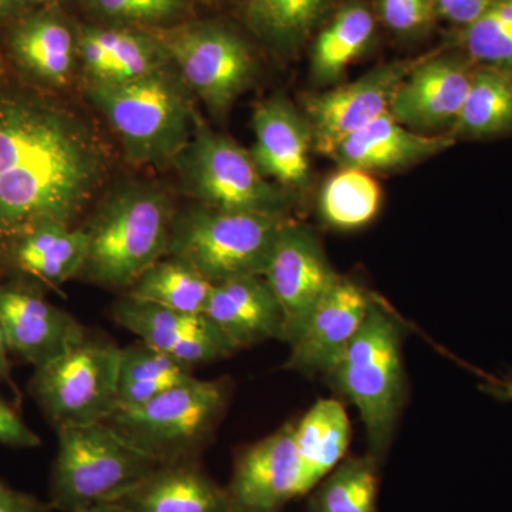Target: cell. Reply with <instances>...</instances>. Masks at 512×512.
Wrapping results in <instances>:
<instances>
[{"label": "cell", "mask_w": 512, "mask_h": 512, "mask_svg": "<svg viewBox=\"0 0 512 512\" xmlns=\"http://www.w3.org/2000/svg\"><path fill=\"white\" fill-rule=\"evenodd\" d=\"M106 171L103 144L73 113L0 90V245L39 225H72Z\"/></svg>", "instance_id": "obj_1"}, {"label": "cell", "mask_w": 512, "mask_h": 512, "mask_svg": "<svg viewBox=\"0 0 512 512\" xmlns=\"http://www.w3.org/2000/svg\"><path fill=\"white\" fill-rule=\"evenodd\" d=\"M404 328L387 303L373 296L365 322L326 380L355 406L365 426L369 454L382 463L407 402Z\"/></svg>", "instance_id": "obj_2"}, {"label": "cell", "mask_w": 512, "mask_h": 512, "mask_svg": "<svg viewBox=\"0 0 512 512\" xmlns=\"http://www.w3.org/2000/svg\"><path fill=\"white\" fill-rule=\"evenodd\" d=\"M184 87L161 67L127 83H90L87 92L131 160L164 164L177 160L192 140L194 113Z\"/></svg>", "instance_id": "obj_3"}, {"label": "cell", "mask_w": 512, "mask_h": 512, "mask_svg": "<svg viewBox=\"0 0 512 512\" xmlns=\"http://www.w3.org/2000/svg\"><path fill=\"white\" fill-rule=\"evenodd\" d=\"M231 394L228 377H195L141 406L117 409L104 423L160 466L197 460L214 439Z\"/></svg>", "instance_id": "obj_4"}, {"label": "cell", "mask_w": 512, "mask_h": 512, "mask_svg": "<svg viewBox=\"0 0 512 512\" xmlns=\"http://www.w3.org/2000/svg\"><path fill=\"white\" fill-rule=\"evenodd\" d=\"M171 224L160 192L131 188L114 195L86 228L89 249L80 275L104 288H130L167 254Z\"/></svg>", "instance_id": "obj_5"}, {"label": "cell", "mask_w": 512, "mask_h": 512, "mask_svg": "<svg viewBox=\"0 0 512 512\" xmlns=\"http://www.w3.org/2000/svg\"><path fill=\"white\" fill-rule=\"evenodd\" d=\"M56 433L49 500L56 511L114 503L160 466L106 423L62 427Z\"/></svg>", "instance_id": "obj_6"}, {"label": "cell", "mask_w": 512, "mask_h": 512, "mask_svg": "<svg viewBox=\"0 0 512 512\" xmlns=\"http://www.w3.org/2000/svg\"><path fill=\"white\" fill-rule=\"evenodd\" d=\"M284 215L194 208L173 218L167 254L212 285L264 276Z\"/></svg>", "instance_id": "obj_7"}, {"label": "cell", "mask_w": 512, "mask_h": 512, "mask_svg": "<svg viewBox=\"0 0 512 512\" xmlns=\"http://www.w3.org/2000/svg\"><path fill=\"white\" fill-rule=\"evenodd\" d=\"M121 349L87 333L73 348L35 367L30 393L55 429L104 423L117 410Z\"/></svg>", "instance_id": "obj_8"}, {"label": "cell", "mask_w": 512, "mask_h": 512, "mask_svg": "<svg viewBox=\"0 0 512 512\" xmlns=\"http://www.w3.org/2000/svg\"><path fill=\"white\" fill-rule=\"evenodd\" d=\"M177 160L192 195L205 207L284 215L285 195L266 181L251 153L229 138L200 128Z\"/></svg>", "instance_id": "obj_9"}, {"label": "cell", "mask_w": 512, "mask_h": 512, "mask_svg": "<svg viewBox=\"0 0 512 512\" xmlns=\"http://www.w3.org/2000/svg\"><path fill=\"white\" fill-rule=\"evenodd\" d=\"M151 35L180 69L185 86L214 113H224L252 77L251 52L241 37L215 25L154 29Z\"/></svg>", "instance_id": "obj_10"}, {"label": "cell", "mask_w": 512, "mask_h": 512, "mask_svg": "<svg viewBox=\"0 0 512 512\" xmlns=\"http://www.w3.org/2000/svg\"><path fill=\"white\" fill-rule=\"evenodd\" d=\"M264 276L281 308L282 342L289 346L298 340L316 306L340 278L315 234L289 221L279 231Z\"/></svg>", "instance_id": "obj_11"}, {"label": "cell", "mask_w": 512, "mask_h": 512, "mask_svg": "<svg viewBox=\"0 0 512 512\" xmlns=\"http://www.w3.org/2000/svg\"><path fill=\"white\" fill-rule=\"evenodd\" d=\"M414 66L386 64L356 82L308 99L306 113L316 151L332 157L346 138L390 111L394 93Z\"/></svg>", "instance_id": "obj_12"}, {"label": "cell", "mask_w": 512, "mask_h": 512, "mask_svg": "<svg viewBox=\"0 0 512 512\" xmlns=\"http://www.w3.org/2000/svg\"><path fill=\"white\" fill-rule=\"evenodd\" d=\"M293 424H284L238 457L224 488L228 512H279L302 495Z\"/></svg>", "instance_id": "obj_13"}, {"label": "cell", "mask_w": 512, "mask_h": 512, "mask_svg": "<svg viewBox=\"0 0 512 512\" xmlns=\"http://www.w3.org/2000/svg\"><path fill=\"white\" fill-rule=\"evenodd\" d=\"M0 326L9 352L35 367L63 355L89 333L69 312L19 284H0Z\"/></svg>", "instance_id": "obj_14"}, {"label": "cell", "mask_w": 512, "mask_h": 512, "mask_svg": "<svg viewBox=\"0 0 512 512\" xmlns=\"http://www.w3.org/2000/svg\"><path fill=\"white\" fill-rule=\"evenodd\" d=\"M373 295L340 278L313 311L282 366L303 376H328L365 322Z\"/></svg>", "instance_id": "obj_15"}, {"label": "cell", "mask_w": 512, "mask_h": 512, "mask_svg": "<svg viewBox=\"0 0 512 512\" xmlns=\"http://www.w3.org/2000/svg\"><path fill=\"white\" fill-rule=\"evenodd\" d=\"M473 72L456 57L416 64L394 93L390 113L413 131L434 130L456 123Z\"/></svg>", "instance_id": "obj_16"}, {"label": "cell", "mask_w": 512, "mask_h": 512, "mask_svg": "<svg viewBox=\"0 0 512 512\" xmlns=\"http://www.w3.org/2000/svg\"><path fill=\"white\" fill-rule=\"evenodd\" d=\"M255 143L251 156L265 177L298 188L308 183L313 147L308 120L284 97L262 101L254 113Z\"/></svg>", "instance_id": "obj_17"}, {"label": "cell", "mask_w": 512, "mask_h": 512, "mask_svg": "<svg viewBox=\"0 0 512 512\" xmlns=\"http://www.w3.org/2000/svg\"><path fill=\"white\" fill-rule=\"evenodd\" d=\"M204 315L234 348L284 336V319L265 276H247L212 286Z\"/></svg>", "instance_id": "obj_18"}, {"label": "cell", "mask_w": 512, "mask_h": 512, "mask_svg": "<svg viewBox=\"0 0 512 512\" xmlns=\"http://www.w3.org/2000/svg\"><path fill=\"white\" fill-rule=\"evenodd\" d=\"M453 138L426 136L410 130L387 111L346 138L333 153L342 168L386 171L407 167L453 146Z\"/></svg>", "instance_id": "obj_19"}, {"label": "cell", "mask_w": 512, "mask_h": 512, "mask_svg": "<svg viewBox=\"0 0 512 512\" xmlns=\"http://www.w3.org/2000/svg\"><path fill=\"white\" fill-rule=\"evenodd\" d=\"M114 504L126 512H228L224 488L197 460L158 466Z\"/></svg>", "instance_id": "obj_20"}, {"label": "cell", "mask_w": 512, "mask_h": 512, "mask_svg": "<svg viewBox=\"0 0 512 512\" xmlns=\"http://www.w3.org/2000/svg\"><path fill=\"white\" fill-rule=\"evenodd\" d=\"M0 249L20 274L56 289L82 274L89 237L86 229L43 224L10 239Z\"/></svg>", "instance_id": "obj_21"}, {"label": "cell", "mask_w": 512, "mask_h": 512, "mask_svg": "<svg viewBox=\"0 0 512 512\" xmlns=\"http://www.w3.org/2000/svg\"><path fill=\"white\" fill-rule=\"evenodd\" d=\"M79 53L90 83L121 84L164 67L168 56L151 32L130 29H84Z\"/></svg>", "instance_id": "obj_22"}, {"label": "cell", "mask_w": 512, "mask_h": 512, "mask_svg": "<svg viewBox=\"0 0 512 512\" xmlns=\"http://www.w3.org/2000/svg\"><path fill=\"white\" fill-rule=\"evenodd\" d=\"M352 427L342 402L320 399L293 424V441L301 464L302 495L311 493L346 458Z\"/></svg>", "instance_id": "obj_23"}, {"label": "cell", "mask_w": 512, "mask_h": 512, "mask_svg": "<svg viewBox=\"0 0 512 512\" xmlns=\"http://www.w3.org/2000/svg\"><path fill=\"white\" fill-rule=\"evenodd\" d=\"M74 50L72 30L49 12L25 16L10 36V52L20 69L49 87L69 82Z\"/></svg>", "instance_id": "obj_24"}, {"label": "cell", "mask_w": 512, "mask_h": 512, "mask_svg": "<svg viewBox=\"0 0 512 512\" xmlns=\"http://www.w3.org/2000/svg\"><path fill=\"white\" fill-rule=\"evenodd\" d=\"M194 379L191 367L138 340L121 349L117 409L141 406Z\"/></svg>", "instance_id": "obj_25"}, {"label": "cell", "mask_w": 512, "mask_h": 512, "mask_svg": "<svg viewBox=\"0 0 512 512\" xmlns=\"http://www.w3.org/2000/svg\"><path fill=\"white\" fill-rule=\"evenodd\" d=\"M212 284L180 259H161L128 288L127 295L171 311L204 315Z\"/></svg>", "instance_id": "obj_26"}, {"label": "cell", "mask_w": 512, "mask_h": 512, "mask_svg": "<svg viewBox=\"0 0 512 512\" xmlns=\"http://www.w3.org/2000/svg\"><path fill=\"white\" fill-rule=\"evenodd\" d=\"M466 136H494L512 128V72L484 66L473 72L463 109L454 123Z\"/></svg>", "instance_id": "obj_27"}, {"label": "cell", "mask_w": 512, "mask_h": 512, "mask_svg": "<svg viewBox=\"0 0 512 512\" xmlns=\"http://www.w3.org/2000/svg\"><path fill=\"white\" fill-rule=\"evenodd\" d=\"M375 20L362 5H349L320 33L312 53V72L319 83L336 82L372 40Z\"/></svg>", "instance_id": "obj_28"}, {"label": "cell", "mask_w": 512, "mask_h": 512, "mask_svg": "<svg viewBox=\"0 0 512 512\" xmlns=\"http://www.w3.org/2000/svg\"><path fill=\"white\" fill-rule=\"evenodd\" d=\"M114 319L128 332L138 336L141 342L168 356L184 340L214 325L205 315L171 311L128 295L114 306Z\"/></svg>", "instance_id": "obj_29"}, {"label": "cell", "mask_w": 512, "mask_h": 512, "mask_svg": "<svg viewBox=\"0 0 512 512\" xmlns=\"http://www.w3.org/2000/svg\"><path fill=\"white\" fill-rule=\"evenodd\" d=\"M333 0H248L245 19L249 28L279 50L301 45L325 15Z\"/></svg>", "instance_id": "obj_30"}, {"label": "cell", "mask_w": 512, "mask_h": 512, "mask_svg": "<svg viewBox=\"0 0 512 512\" xmlns=\"http://www.w3.org/2000/svg\"><path fill=\"white\" fill-rule=\"evenodd\" d=\"M377 467L370 454L345 458L313 488L309 512H377Z\"/></svg>", "instance_id": "obj_31"}, {"label": "cell", "mask_w": 512, "mask_h": 512, "mask_svg": "<svg viewBox=\"0 0 512 512\" xmlns=\"http://www.w3.org/2000/svg\"><path fill=\"white\" fill-rule=\"evenodd\" d=\"M382 190L375 178L356 168H343L333 175L320 194L319 210L330 227H365L379 212Z\"/></svg>", "instance_id": "obj_32"}, {"label": "cell", "mask_w": 512, "mask_h": 512, "mask_svg": "<svg viewBox=\"0 0 512 512\" xmlns=\"http://www.w3.org/2000/svg\"><path fill=\"white\" fill-rule=\"evenodd\" d=\"M468 52L485 66H512V0H491L483 15L468 25Z\"/></svg>", "instance_id": "obj_33"}, {"label": "cell", "mask_w": 512, "mask_h": 512, "mask_svg": "<svg viewBox=\"0 0 512 512\" xmlns=\"http://www.w3.org/2000/svg\"><path fill=\"white\" fill-rule=\"evenodd\" d=\"M90 6L106 18L138 25L157 26L180 18L184 0H89Z\"/></svg>", "instance_id": "obj_34"}, {"label": "cell", "mask_w": 512, "mask_h": 512, "mask_svg": "<svg viewBox=\"0 0 512 512\" xmlns=\"http://www.w3.org/2000/svg\"><path fill=\"white\" fill-rule=\"evenodd\" d=\"M384 22L396 32H413L429 20L430 0H380Z\"/></svg>", "instance_id": "obj_35"}, {"label": "cell", "mask_w": 512, "mask_h": 512, "mask_svg": "<svg viewBox=\"0 0 512 512\" xmlns=\"http://www.w3.org/2000/svg\"><path fill=\"white\" fill-rule=\"evenodd\" d=\"M40 437L25 420L0 396V446L15 448L39 447Z\"/></svg>", "instance_id": "obj_36"}, {"label": "cell", "mask_w": 512, "mask_h": 512, "mask_svg": "<svg viewBox=\"0 0 512 512\" xmlns=\"http://www.w3.org/2000/svg\"><path fill=\"white\" fill-rule=\"evenodd\" d=\"M50 501H42L36 495L10 487L0 480V512H52Z\"/></svg>", "instance_id": "obj_37"}, {"label": "cell", "mask_w": 512, "mask_h": 512, "mask_svg": "<svg viewBox=\"0 0 512 512\" xmlns=\"http://www.w3.org/2000/svg\"><path fill=\"white\" fill-rule=\"evenodd\" d=\"M490 3L491 0H436L441 16L457 25L466 26L480 18Z\"/></svg>", "instance_id": "obj_38"}, {"label": "cell", "mask_w": 512, "mask_h": 512, "mask_svg": "<svg viewBox=\"0 0 512 512\" xmlns=\"http://www.w3.org/2000/svg\"><path fill=\"white\" fill-rule=\"evenodd\" d=\"M454 360L466 367V369L471 370L477 377H480L481 383L478 384V389L481 392L488 394V396L493 397L498 402H512V375L500 377L493 375V373L484 372V370L478 369V367H474L470 363L463 362V360L457 359V357H454Z\"/></svg>", "instance_id": "obj_39"}, {"label": "cell", "mask_w": 512, "mask_h": 512, "mask_svg": "<svg viewBox=\"0 0 512 512\" xmlns=\"http://www.w3.org/2000/svg\"><path fill=\"white\" fill-rule=\"evenodd\" d=\"M37 0H0V22L22 16Z\"/></svg>", "instance_id": "obj_40"}, {"label": "cell", "mask_w": 512, "mask_h": 512, "mask_svg": "<svg viewBox=\"0 0 512 512\" xmlns=\"http://www.w3.org/2000/svg\"><path fill=\"white\" fill-rule=\"evenodd\" d=\"M9 353L5 335H3L2 326H0V380H5V382H10V375H12Z\"/></svg>", "instance_id": "obj_41"}, {"label": "cell", "mask_w": 512, "mask_h": 512, "mask_svg": "<svg viewBox=\"0 0 512 512\" xmlns=\"http://www.w3.org/2000/svg\"><path fill=\"white\" fill-rule=\"evenodd\" d=\"M79 512H126L120 505L114 503L100 504L94 505L92 508H87V510L79 511Z\"/></svg>", "instance_id": "obj_42"}, {"label": "cell", "mask_w": 512, "mask_h": 512, "mask_svg": "<svg viewBox=\"0 0 512 512\" xmlns=\"http://www.w3.org/2000/svg\"><path fill=\"white\" fill-rule=\"evenodd\" d=\"M0 69H2V62H0Z\"/></svg>", "instance_id": "obj_43"}]
</instances>
